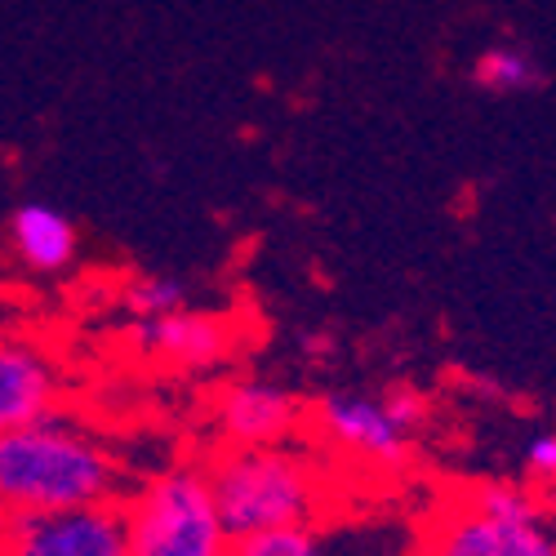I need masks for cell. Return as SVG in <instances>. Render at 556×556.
Here are the masks:
<instances>
[{
	"label": "cell",
	"instance_id": "cell-15",
	"mask_svg": "<svg viewBox=\"0 0 556 556\" xmlns=\"http://www.w3.org/2000/svg\"><path fill=\"white\" fill-rule=\"evenodd\" d=\"M383 409H388V419H392L401 432H409V437H414V428H424L428 414H432L428 396H424L419 388H405V383H401V388H388Z\"/></svg>",
	"mask_w": 556,
	"mask_h": 556
},
{
	"label": "cell",
	"instance_id": "cell-8",
	"mask_svg": "<svg viewBox=\"0 0 556 556\" xmlns=\"http://www.w3.org/2000/svg\"><path fill=\"white\" fill-rule=\"evenodd\" d=\"M63 379L54 356L23 334H0V437L59 414Z\"/></svg>",
	"mask_w": 556,
	"mask_h": 556
},
{
	"label": "cell",
	"instance_id": "cell-14",
	"mask_svg": "<svg viewBox=\"0 0 556 556\" xmlns=\"http://www.w3.org/2000/svg\"><path fill=\"white\" fill-rule=\"evenodd\" d=\"M227 556H334L316 530H271L254 539H237Z\"/></svg>",
	"mask_w": 556,
	"mask_h": 556
},
{
	"label": "cell",
	"instance_id": "cell-11",
	"mask_svg": "<svg viewBox=\"0 0 556 556\" xmlns=\"http://www.w3.org/2000/svg\"><path fill=\"white\" fill-rule=\"evenodd\" d=\"M472 80L485 94L513 99V94H530V89L547 85V72L539 67V59L521 45H490V50L472 63Z\"/></svg>",
	"mask_w": 556,
	"mask_h": 556
},
{
	"label": "cell",
	"instance_id": "cell-12",
	"mask_svg": "<svg viewBox=\"0 0 556 556\" xmlns=\"http://www.w3.org/2000/svg\"><path fill=\"white\" fill-rule=\"evenodd\" d=\"M472 513L490 517V521H507V526H547V503L543 494H534L530 485L517 481H481L458 494Z\"/></svg>",
	"mask_w": 556,
	"mask_h": 556
},
{
	"label": "cell",
	"instance_id": "cell-5",
	"mask_svg": "<svg viewBox=\"0 0 556 556\" xmlns=\"http://www.w3.org/2000/svg\"><path fill=\"white\" fill-rule=\"evenodd\" d=\"M218 432L231 450H271L286 445L303 424V401L271 379H237L227 383L218 405Z\"/></svg>",
	"mask_w": 556,
	"mask_h": 556
},
{
	"label": "cell",
	"instance_id": "cell-9",
	"mask_svg": "<svg viewBox=\"0 0 556 556\" xmlns=\"http://www.w3.org/2000/svg\"><path fill=\"white\" fill-rule=\"evenodd\" d=\"M134 339L143 352L178 365V369H214L237 352V326L227 316L182 307L161 320H138Z\"/></svg>",
	"mask_w": 556,
	"mask_h": 556
},
{
	"label": "cell",
	"instance_id": "cell-17",
	"mask_svg": "<svg viewBox=\"0 0 556 556\" xmlns=\"http://www.w3.org/2000/svg\"><path fill=\"white\" fill-rule=\"evenodd\" d=\"M299 348H303V356H307V361H330V356H334V348H339V339H334L330 330H307V334L299 339Z\"/></svg>",
	"mask_w": 556,
	"mask_h": 556
},
{
	"label": "cell",
	"instance_id": "cell-2",
	"mask_svg": "<svg viewBox=\"0 0 556 556\" xmlns=\"http://www.w3.org/2000/svg\"><path fill=\"white\" fill-rule=\"evenodd\" d=\"M201 472L210 481L214 513L231 543L271 530H312L320 513L316 463L290 445H271V450L223 445Z\"/></svg>",
	"mask_w": 556,
	"mask_h": 556
},
{
	"label": "cell",
	"instance_id": "cell-3",
	"mask_svg": "<svg viewBox=\"0 0 556 556\" xmlns=\"http://www.w3.org/2000/svg\"><path fill=\"white\" fill-rule=\"evenodd\" d=\"M129 556H227L231 539L214 513L201 468H169L121 507Z\"/></svg>",
	"mask_w": 556,
	"mask_h": 556
},
{
	"label": "cell",
	"instance_id": "cell-13",
	"mask_svg": "<svg viewBox=\"0 0 556 556\" xmlns=\"http://www.w3.org/2000/svg\"><path fill=\"white\" fill-rule=\"evenodd\" d=\"M121 303L134 320H161V316H174V312L188 307V281L161 276V271L134 276V281L121 290Z\"/></svg>",
	"mask_w": 556,
	"mask_h": 556
},
{
	"label": "cell",
	"instance_id": "cell-4",
	"mask_svg": "<svg viewBox=\"0 0 556 556\" xmlns=\"http://www.w3.org/2000/svg\"><path fill=\"white\" fill-rule=\"evenodd\" d=\"M0 556H129L116 503L50 517H0Z\"/></svg>",
	"mask_w": 556,
	"mask_h": 556
},
{
	"label": "cell",
	"instance_id": "cell-7",
	"mask_svg": "<svg viewBox=\"0 0 556 556\" xmlns=\"http://www.w3.org/2000/svg\"><path fill=\"white\" fill-rule=\"evenodd\" d=\"M316 428L326 441H334L343 454L352 458H369L375 468H405L409 458V432H401L392 419L383 401L375 396H356V392H330L320 396L316 405Z\"/></svg>",
	"mask_w": 556,
	"mask_h": 556
},
{
	"label": "cell",
	"instance_id": "cell-6",
	"mask_svg": "<svg viewBox=\"0 0 556 556\" xmlns=\"http://www.w3.org/2000/svg\"><path fill=\"white\" fill-rule=\"evenodd\" d=\"M424 556H556V543L547 526L490 521L463 498H450L424 534Z\"/></svg>",
	"mask_w": 556,
	"mask_h": 556
},
{
	"label": "cell",
	"instance_id": "cell-1",
	"mask_svg": "<svg viewBox=\"0 0 556 556\" xmlns=\"http://www.w3.org/2000/svg\"><path fill=\"white\" fill-rule=\"evenodd\" d=\"M121 463L63 414L0 437V517H50L112 503Z\"/></svg>",
	"mask_w": 556,
	"mask_h": 556
},
{
	"label": "cell",
	"instance_id": "cell-16",
	"mask_svg": "<svg viewBox=\"0 0 556 556\" xmlns=\"http://www.w3.org/2000/svg\"><path fill=\"white\" fill-rule=\"evenodd\" d=\"M521 458H526V477L547 485V481L556 477V437H552V432H534V437L526 441V454H521Z\"/></svg>",
	"mask_w": 556,
	"mask_h": 556
},
{
	"label": "cell",
	"instance_id": "cell-10",
	"mask_svg": "<svg viewBox=\"0 0 556 556\" xmlns=\"http://www.w3.org/2000/svg\"><path fill=\"white\" fill-rule=\"evenodd\" d=\"M10 250L36 276H59L80 254V227L50 201H23L10 214Z\"/></svg>",
	"mask_w": 556,
	"mask_h": 556
}]
</instances>
